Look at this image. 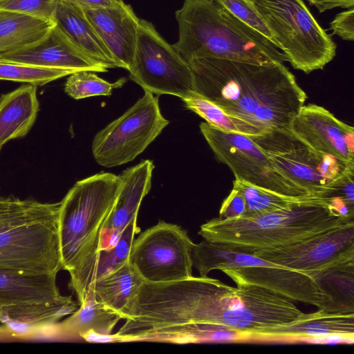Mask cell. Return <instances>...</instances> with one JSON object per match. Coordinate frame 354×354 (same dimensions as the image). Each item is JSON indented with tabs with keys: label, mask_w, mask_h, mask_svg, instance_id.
Masks as SVG:
<instances>
[{
	"label": "cell",
	"mask_w": 354,
	"mask_h": 354,
	"mask_svg": "<svg viewBox=\"0 0 354 354\" xmlns=\"http://www.w3.org/2000/svg\"><path fill=\"white\" fill-rule=\"evenodd\" d=\"M194 91L226 113L266 130L289 129L307 95L283 64L189 60Z\"/></svg>",
	"instance_id": "obj_1"
},
{
	"label": "cell",
	"mask_w": 354,
	"mask_h": 354,
	"mask_svg": "<svg viewBox=\"0 0 354 354\" xmlns=\"http://www.w3.org/2000/svg\"><path fill=\"white\" fill-rule=\"evenodd\" d=\"M234 288L208 277L187 279L183 305L187 324H210L241 333L244 340L258 330L295 323L310 316L293 300L253 284Z\"/></svg>",
	"instance_id": "obj_2"
},
{
	"label": "cell",
	"mask_w": 354,
	"mask_h": 354,
	"mask_svg": "<svg viewBox=\"0 0 354 354\" xmlns=\"http://www.w3.org/2000/svg\"><path fill=\"white\" fill-rule=\"evenodd\" d=\"M120 176L101 172L77 181L60 201L59 235L63 270L80 304L91 283L101 236L121 186Z\"/></svg>",
	"instance_id": "obj_3"
},
{
	"label": "cell",
	"mask_w": 354,
	"mask_h": 354,
	"mask_svg": "<svg viewBox=\"0 0 354 354\" xmlns=\"http://www.w3.org/2000/svg\"><path fill=\"white\" fill-rule=\"evenodd\" d=\"M175 16L178 39L172 46L187 63L201 57L256 64L287 62L269 39L214 0H185Z\"/></svg>",
	"instance_id": "obj_4"
},
{
	"label": "cell",
	"mask_w": 354,
	"mask_h": 354,
	"mask_svg": "<svg viewBox=\"0 0 354 354\" xmlns=\"http://www.w3.org/2000/svg\"><path fill=\"white\" fill-rule=\"evenodd\" d=\"M354 223L317 198L279 211L234 218H212L201 226L204 239L246 254L295 244Z\"/></svg>",
	"instance_id": "obj_5"
},
{
	"label": "cell",
	"mask_w": 354,
	"mask_h": 354,
	"mask_svg": "<svg viewBox=\"0 0 354 354\" xmlns=\"http://www.w3.org/2000/svg\"><path fill=\"white\" fill-rule=\"evenodd\" d=\"M291 66L308 74L323 69L336 55V44L303 0H254Z\"/></svg>",
	"instance_id": "obj_6"
},
{
	"label": "cell",
	"mask_w": 354,
	"mask_h": 354,
	"mask_svg": "<svg viewBox=\"0 0 354 354\" xmlns=\"http://www.w3.org/2000/svg\"><path fill=\"white\" fill-rule=\"evenodd\" d=\"M57 274H26L0 267V322L26 328L50 326L80 306L62 295Z\"/></svg>",
	"instance_id": "obj_7"
},
{
	"label": "cell",
	"mask_w": 354,
	"mask_h": 354,
	"mask_svg": "<svg viewBox=\"0 0 354 354\" xmlns=\"http://www.w3.org/2000/svg\"><path fill=\"white\" fill-rule=\"evenodd\" d=\"M249 137L279 172L319 198L347 171L354 169V166L315 151L289 129L272 128Z\"/></svg>",
	"instance_id": "obj_8"
},
{
	"label": "cell",
	"mask_w": 354,
	"mask_h": 354,
	"mask_svg": "<svg viewBox=\"0 0 354 354\" xmlns=\"http://www.w3.org/2000/svg\"><path fill=\"white\" fill-rule=\"evenodd\" d=\"M169 123L160 112L158 96L145 91L131 107L95 136L93 156L104 167L126 164L142 153Z\"/></svg>",
	"instance_id": "obj_9"
},
{
	"label": "cell",
	"mask_w": 354,
	"mask_h": 354,
	"mask_svg": "<svg viewBox=\"0 0 354 354\" xmlns=\"http://www.w3.org/2000/svg\"><path fill=\"white\" fill-rule=\"evenodd\" d=\"M129 77L158 96L162 94L181 98L194 91L189 64L157 32L150 22L140 19L137 43Z\"/></svg>",
	"instance_id": "obj_10"
},
{
	"label": "cell",
	"mask_w": 354,
	"mask_h": 354,
	"mask_svg": "<svg viewBox=\"0 0 354 354\" xmlns=\"http://www.w3.org/2000/svg\"><path fill=\"white\" fill-rule=\"evenodd\" d=\"M194 245L181 227L160 221L133 240L129 261L146 282L185 279L192 276Z\"/></svg>",
	"instance_id": "obj_11"
},
{
	"label": "cell",
	"mask_w": 354,
	"mask_h": 354,
	"mask_svg": "<svg viewBox=\"0 0 354 354\" xmlns=\"http://www.w3.org/2000/svg\"><path fill=\"white\" fill-rule=\"evenodd\" d=\"M199 127L216 158L230 169L235 178L287 196H314L279 172L249 136L222 131L206 122Z\"/></svg>",
	"instance_id": "obj_12"
},
{
	"label": "cell",
	"mask_w": 354,
	"mask_h": 354,
	"mask_svg": "<svg viewBox=\"0 0 354 354\" xmlns=\"http://www.w3.org/2000/svg\"><path fill=\"white\" fill-rule=\"evenodd\" d=\"M58 218L0 232V267L35 274H57L63 270Z\"/></svg>",
	"instance_id": "obj_13"
},
{
	"label": "cell",
	"mask_w": 354,
	"mask_h": 354,
	"mask_svg": "<svg viewBox=\"0 0 354 354\" xmlns=\"http://www.w3.org/2000/svg\"><path fill=\"white\" fill-rule=\"evenodd\" d=\"M254 256L308 275L354 260V223L299 243L255 252Z\"/></svg>",
	"instance_id": "obj_14"
},
{
	"label": "cell",
	"mask_w": 354,
	"mask_h": 354,
	"mask_svg": "<svg viewBox=\"0 0 354 354\" xmlns=\"http://www.w3.org/2000/svg\"><path fill=\"white\" fill-rule=\"evenodd\" d=\"M289 129L315 151L354 166V129L325 108L304 105Z\"/></svg>",
	"instance_id": "obj_15"
},
{
	"label": "cell",
	"mask_w": 354,
	"mask_h": 354,
	"mask_svg": "<svg viewBox=\"0 0 354 354\" xmlns=\"http://www.w3.org/2000/svg\"><path fill=\"white\" fill-rule=\"evenodd\" d=\"M236 284H253L273 290L293 301L315 306L330 313L332 300L311 276L277 265L252 266L221 270Z\"/></svg>",
	"instance_id": "obj_16"
},
{
	"label": "cell",
	"mask_w": 354,
	"mask_h": 354,
	"mask_svg": "<svg viewBox=\"0 0 354 354\" xmlns=\"http://www.w3.org/2000/svg\"><path fill=\"white\" fill-rule=\"evenodd\" d=\"M0 60L75 72H106L109 69L84 52L55 24L41 40L23 48L1 53Z\"/></svg>",
	"instance_id": "obj_17"
},
{
	"label": "cell",
	"mask_w": 354,
	"mask_h": 354,
	"mask_svg": "<svg viewBox=\"0 0 354 354\" xmlns=\"http://www.w3.org/2000/svg\"><path fill=\"white\" fill-rule=\"evenodd\" d=\"M83 10L118 66L129 71L133 63L140 19L131 6L122 1L116 6Z\"/></svg>",
	"instance_id": "obj_18"
},
{
	"label": "cell",
	"mask_w": 354,
	"mask_h": 354,
	"mask_svg": "<svg viewBox=\"0 0 354 354\" xmlns=\"http://www.w3.org/2000/svg\"><path fill=\"white\" fill-rule=\"evenodd\" d=\"M153 169L152 160H144L119 175L121 186L113 211L102 230L101 249L115 245L127 225L137 217L141 202L151 189Z\"/></svg>",
	"instance_id": "obj_19"
},
{
	"label": "cell",
	"mask_w": 354,
	"mask_h": 354,
	"mask_svg": "<svg viewBox=\"0 0 354 354\" xmlns=\"http://www.w3.org/2000/svg\"><path fill=\"white\" fill-rule=\"evenodd\" d=\"M330 335L343 336L353 340L354 314L329 313L318 310L295 323L261 329L250 339L281 340L298 337L324 338Z\"/></svg>",
	"instance_id": "obj_20"
},
{
	"label": "cell",
	"mask_w": 354,
	"mask_h": 354,
	"mask_svg": "<svg viewBox=\"0 0 354 354\" xmlns=\"http://www.w3.org/2000/svg\"><path fill=\"white\" fill-rule=\"evenodd\" d=\"M39 109L37 86L27 84L0 97V151L10 140L24 137Z\"/></svg>",
	"instance_id": "obj_21"
},
{
	"label": "cell",
	"mask_w": 354,
	"mask_h": 354,
	"mask_svg": "<svg viewBox=\"0 0 354 354\" xmlns=\"http://www.w3.org/2000/svg\"><path fill=\"white\" fill-rule=\"evenodd\" d=\"M55 24L79 48L109 68L118 67L80 7L65 0H58L54 15Z\"/></svg>",
	"instance_id": "obj_22"
},
{
	"label": "cell",
	"mask_w": 354,
	"mask_h": 354,
	"mask_svg": "<svg viewBox=\"0 0 354 354\" xmlns=\"http://www.w3.org/2000/svg\"><path fill=\"white\" fill-rule=\"evenodd\" d=\"M122 319L120 313L97 301L88 289L79 308L57 324L58 332L64 336L80 338L88 333L109 335Z\"/></svg>",
	"instance_id": "obj_23"
},
{
	"label": "cell",
	"mask_w": 354,
	"mask_h": 354,
	"mask_svg": "<svg viewBox=\"0 0 354 354\" xmlns=\"http://www.w3.org/2000/svg\"><path fill=\"white\" fill-rule=\"evenodd\" d=\"M143 281L128 261L117 270L93 281L88 289L93 292L97 301L121 313L135 297Z\"/></svg>",
	"instance_id": "obj_24"
},
{
	"label": "cell",
	"mask_w": 354,
	"mask_h": 354,
	"mask_svg": "<svg viewBox=\"0 0 354 354\" xmlns=\"http://www.w3.org/2000/svg\"><path fill=\"white\" fill-rule=\"evenodd\" d=\"M54 22L0 10V53L29 46L44 38Z\"/></svg>",
	"instance_id": "obj_25"
},
{
	"label": "cell",
	"mask_w": 354,
	"mask_h": 354,
	"mask_svg": "<svg viewBox=\"0 0 354 354\" xmlns=\"http://www.w3.org/2000/svg\"><path fill=\"white\" fill-rule=\"evenodd\" d=\"M244 340L239 333L221 326L192 323L159 328L148 332L136 341L164 342L176 344Z\"/></svg>",
	"instance_id": "obj_26"
},
{
	"label": "cell",
	"mask_w": 354,
	"mask_h": 354,
	"mask_svg": "<svg viewBox=\"0 0 354 354\" xmlns=\"http://www.w3.org/2000/svg\"><path fill=\"white\" fill-rule=\"evenodd\" d=\"M192 259V266L198 271L200 277H207L213 270L221 271L238 267L275 265L254 254L236 252L206 239L194 243Z\"/></svg>",
	"instance_id": "obj_27"
},
{
	"label": "cell",
	"mask_w": 354,
	"mask_h": 354,
	"mask_svg": "<svg viewBox=\"0 0 354 354\" xmlns=\"http://www.w3.org/2000/svg\"><path fill=\"white\" fill-rule=\"evenodd\" d=\"M310 276L330 297V313L354 314V260L329 266Z\"/></svg>",
	"instance_id": "obj_28"
},
{
	"label": "cell",
	"mask_w": 354,
	"mask_h": 354,
	"mask_svg": "<svg viewBox=\"0 0 354 354\" xmlns=\"http://www.w3.org/2000/svg\"><path fill=\"white\" fill-rule=\"evenodd\" d=\"M60 202L44 203L0 194V232L27 223L59 216Z\"/></svg>",
	"instance_id": "obj_29"
},
{
	"label": "cell",
	"mask_w": 354,
	"mask_h": 354,
	"mask_svg": "<svg viewBox=\"0 0 354 354\" xmlns=\"http://www.w3.org/2000/svg\"><path fill=\"white\" fill-rule=\"evenodd\" d=\"M181 100L187 109L201 116L209 125L222 131L251 136L261 134L267 131L226 113L217 105L196 92Z\"/></svg>",
	"instance_id": "obj_30"
},
{
	"label": "cell",
	"mask_w": 354,
	"mask_h": 354,
	"mask_svg": "<svg viewBox=\"0 0 354 354\" xmlns=\"http://www.w3.org/2000/svg\"><path fill=\"white\" fill-rule=\"evenodd\" d=\"M233 187L239 189L244 197L246 212L243 216L285 209L297 203L319 198L315 196L304 198L287 196L237 178L233 181Z\"/></svg>",
	"instance_id": "obj_31"
},
{
	"label": "cell",
	"mask_w": 354,
	"mask_h": 354,
	"mask_svg": "<svg viewBox=\"0 0 354 354\" xmlns=\"http://www.w3.org/2000/svg\"><path fill=\"white\" fill-rule=\"evenodd\" d=\"M140 231L136 217L127 225L115 245L100 250L91 277V283L117 270L129 261L134 236Z\"/></svg>",
	"instance_id": "obj_32"
},
{
	"label": "cell",
	"mask_w": 354,
	"mask_h": 354,
	"mask_svg": "<svg viewBox=\"0 0 354 354\" xmlns=\"http://www.w3.org/2000/svg\"><path fill=\"white\" fill-rule=\"evenodd\" d=\"M75 71L48 68L0 60V80L43 86Z\"/></svg>",
	"instance_id": "obj_33"
},
{
	"label": "cell",
	"mask_w": 354,
	"mask_h": 354,
	"mask_svg": "<svg viewBox=\"0 0 354 354\" xmlns=\"http://www.w3.org/2000/svg\"><path fill=\"white\" fill-rule=\"evenodd\" d=\"M127 82L125 78L111 83L90 71H79L68 77L65 86V92L71 97L79 100L93 96L111 95L112 90L120 88Z\"/></svg>",
	"instance_id": "obj_34"
},
{
	"label": "cell",
	"mask_w": 354,
	"mask_h": 354,
	"mask_svg": "<svg viewBox=\"0 0 354 354\" xmlns=\"http://www.w3.org/2000/svg\"><path fill=\"white\" fill-rule=\"evenodd\" d=\"M354 169L347 171L324 192L320 198L343 217L354 220Z\"/></svg>",
	"instance_id": "obj_35"
},
{
	"label": "cell",
	"mask_w": 354,
	"mask_h": 354,
	"mask_svg": "<svg viewBox=\"0 0 354 354\" xmlns=\"http://www.w3.org/2000/svg\"><path fill=\"white\" fill-rule=\"evenodd\" d=\"M239 20L269 39L279 50L280 47L258 12L254 0H214Z\"/></svg>",
	"instance_id": "obj_36"
},
{
	"label": "cell",
	"mask_w": 354,
	"mask_h": 354,
	"mask_svg": "<svg viewBox=\"0 0 354 354\" xmlns=\"http://www.w3.org/2000/svg\"><path fill=\"white\" fill-rule=\"evenodd\" d=\"M57 1L0 0V10L27 15L54 22V15Z\"/></svg>",
	"instance_id": "obj_37"
},
{
	"label": "cell",
	"mask_w": 354,
	"mask_h": 354,
	"mask_svg": "<svg viewBox=\"0 0 354 354\" xmlns=\"http://www.w3.org/2000/svg\"><path fill=\"white\" fill-rule=\"evenodd\" d=\"M246 212V205L242 192L233 187L230 194L223 201L220 210L219 218H234L242 217Z\"/></svg>",
	"instance_id": "obj_38"
},
{
	"label": "cell",
	"mask_w": 354,
	"mask_h": 354,
	"mask_svg": "<svg viewBox=\"0 0 354 354\" xmlns=\"http://www.w3.org/2000/svg\"><path fill=\"white\" fill-rule=\"evenodd\" d=\"M333 34L345 41L354 40V8L336 15L330 23Z\"/></svg>",
	"instance_id": "obj_39"
},
{
	"label": "cell",
	"mask_w": 354,
	"mask_h": 354,
	"mask_svg": "<svg viewBox=\"0 0 354 354\" xmlns=\"http://www.w3.org/2000/svg\"><path fill=\"white\" fill-rule=\"evenodd\" d=\"M319 12L335 8L350 9L354 8V0H308Z\"/></svg>",
	"instance_id": "obj_40"
},
{
	"label": "cell",
	"mask_w": 354,
	"mask_h": 354,
	"mask_svg": "<svg viewBox=\"0 0 354 354\" xmlns=\"http://www.w3.org/2000/svg\"><path fill=\"white\" fill-rule=\"evenodd\" d=\"M82 9H96L118 6L122 0H65Z\"/></svg>",
	"instance_id": "obj_41"
},
{
	"label": "cell",
	"mask_w": 354,
	"mask_h": 354,
	"mask_svg": "<svg viewBox=\"0 0 354 354\" xmlns=\"http://www.w3.org/2000/svg\"><path fill=\"white\" fill-rule=\"evenodd\" d=\"M12 330L6 324L4 326H0V339L3 337H6L8 335L12 334Z\"/></svg>",
	"instance_id": "obj_42"
}]
</instances>
